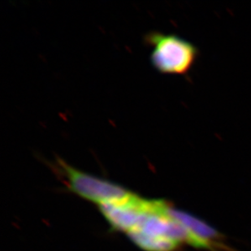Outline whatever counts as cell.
Wrapping results in <instances>:
<instances>
[{
	"instance_id": "obj_1",
	"label": "cell",
	"mask_w": 251,
	"mask_h": 251,
	"mask_svg": "<svg viewBox=\"0 0 251 251\" xmlns=\"http://www.w3.org/2000/svg\"><path fill=\"white\" fill-rule=\"evenodd\" d=\"M144 42L152 48V67L164 75L187 76L199 56L196 46L173 33L151 31L144 36Z\"/></svg>"
},
{
	"instance_id": "obj_2",
	"label": "cell",
	"mask_w": 251,
	"mask_h": 251,
	"mask_svg": "<svg viewBox=\"0 0 251 251\" xmlns=\"http://www.w3.org/2000/svg\"><path fill=\"white\" fill-rule=\"evenodd\" d=\"M49 165L69 191L99 206L122 201L133 194L117 183L79 170L60 157H55Z\"/></svg>"
},
{
	"instance_id": "obj_3",
	"label": "cell",
	"mask_w": 251,
	"mask_h": 251,
	"mask_svg": "<svg viewBox=\"0 0 251 251\" xmlns=\"http://www.w3.org/2000/svg\"><path fill=\"white\" fill-rule=\"evenodd\" d=\"M153 206L154 200L143 199L133 193L125 200L99 206L112 229L128 233L142 223Z\"/></svg>"
},
{
	"instance_id": "obj_4",
	"label": "cell",
	"mask_w": 251,
	"mask_h": 251,
	"mask_svg": "<svg viewBox=\"0 0 251 251\" xmlns=\"http://www.w3.org/2000/svg\"><path fill=\"white\" fill-rule=\"evenodd\" d=\"M168 212L185 228L189 236V245L190 246L210 251H227V248L221 242V235L206 222L185 211L174 208L171 205Z\"/></svg>"
}]
</instances>
